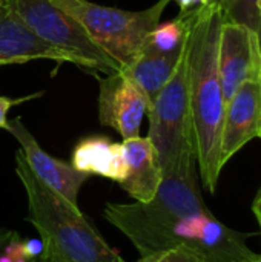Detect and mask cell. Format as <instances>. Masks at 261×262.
<instances>
[{
  "mask_svg": "<svg viewBox=\"0 0 261 262\" xmlns=\"http://www.w3.org/2000/svg\"><path fill=\"white\" fill-rule=\"evenodd\" d=\"M260 80H261V78H260ZM258 138H261V132H260V137H258Z\"/></svg>",
  "mask_w": 261,
  "mask_h": 262,
  "instance_id": "4316f807",
  "label": "cell"
},
{
  "mask_svg": "<svg viewBox=\"0 0 261 262\" xmlns=\"http://www.w3.org/2000/svg\"><path fill=\"white\" fill-rule=\"evenodd\" d=\"M15 173L28 198V221L43 246L68 262H126L78 210V206L43 184L29 169L22 149L15 154Z\"/></svg>",
  "mask_w": 261,
  "mask_h": 262,
  "instance_id": "7a4b0ae2",
  "label": "cell"
},
{
  "mask_svg": "<svg viewBox=\"0 0 261 262\" xmlns=\"http://www.w3.org/2000/svg\"><path fill=\"white\" fill-rule=\"evenodd\" d=\"M185 246L206 262H252L257 258L246 235L220 223L211 212L186 216L174 229V247Z\"/></svg>",
  "mask_w": 261,
  "mask_h": 262,
  "instance_id": "52a82bcc",
  "label": "cell"
},
{
  "mask_svg": "<svg viewBox=\"0 0 261 262\" xmlns=\"http://www.w3.org/2000/svg\"><path fill=\"white\" fill-rule=\"evenodd\" d=\"M252 212H254V215L257 218V223H258L261 230V187L258 193H257V196H255V200H254V203H252Z\"/></svg>",
  "mask_w": 261,
  "mask_h": 262,
  "instance_id": "603a6c76",
  "label": "cell"
},
{
  "mask_svg": "<svg viewBox=\"0 0 261 262\" xmlns=\"http://www.w3.org/2000/svg\"><path fill=\"white\" fill-rule=\"evenodd\" d=\"M217 2L223 11L226 20L245 25L258 35L261 34V12L258 8L260 0H211Z\"/></svg>",
  "mask_w": 261,
  "mask_h": 262,
  "instance_id": "e0dca14e",
  "label": "cell"
},
{
  "mask_svg": "<svg viewBox=\"0 0 261 262\" xmlns=\"http://www.w3.org/2000/svg\"><path fill=\"white\" fill-rule=\"evenodd\" d=\"M183 14L186 17L188 94L197 166L203 186L214 193L223 169L220 154L226 103L218 72V41L225 17L217 2Z\"/></svg>",
  "mask_w": 261,
  "mask_h": 262,
  "instance_id": "6da1fadb",
  "label": "cell"
},
{
  "mask_svg": "<svg viewBox=\"0 0 261 262\" xmlns=\"http://www.w3.org/2000/svg\"><path fill=\"white\" fill-rule=\"evenodd\" d=\"M137 262H206L198 253L191 250L189 247L178 246L174 249L160 250L151 255L142 256Z\"/></svg>",
  "mask_w": 261,
  "mask_h": 262,
  "instance_id": "ac0fdd59",
  "label": "cell"
},
{
  "mask_svg": "<svg viewBox=\"0 0 261 262\" xmlns=\"http://www.w3.org/2000/svg\"><path fill=\"white\" fill-rule=\"evenodd\" d=\"M11 9L46 43L69 54L77 64L103 72H122L120 64L105 52L71 15L51 0H6Z\"/></svg>",
  "mask_w": 261,
  "mask_h": 262,
  "instance_id": "8992f818",
  "label": "cell"
},
{
  "mask_svg": "<svg viewBox=\"0 0 261 262\" xmlns=\"http://www.w3.org/2000/svg\"><path fill=\"white\" fill-rule=\"evenodd\" d=\"M146 111V98L123 72H111L100 80L98 120L117 130L123 140L140 137Z\"/></svg>",
  "mask_w": 261,
  "mask_h": 262,
  "instance_id": "9c48e42d",
  "label": "cell"
},
{
  "mask_svg": "<svg viewBox=\"0 0 261 262\" xmlns=\"http://www.w3.org/2000/svg\"><path fill=\"white\" fill-rule=\"evenodd\" d=\"M22 246H23V253L29 261L38 258L45 250L42 239H22Z\"/></svg>",
  "mask_w": 261,
  "mask_h": 262,
  "instance_id": "d6986e66",
  "label": "cell"
},
{
  "mask_svg": "<svg viewBox=\"0 0 261 262\" xmlns=\"http://www.w3.org/2000/svg\"><path fill=\"white\" fill-rule=\"evenodd\" d=\"M186 38V17L183 12H180L174 20H169L166 23H158L155 29L149 34L145 48L162 52V54H171L182 51Z\"/></svg>",
  "mask_w": 261,
  "mask_h": 262,
  "instance_id": "2e32d148",
  "label": "cell"
},
{
  "mask_svg": "<svg viewBox=\"0 0 261 262\" xmlns=\"http://www.w3.org/2000/svg\"><path fill=\"white\" fill-rule=\"evenodd\" d=\"M260 40H261V34H260Z\"/></svg>",
  "mask_w": 261,
  "mask_h": 262,
  "instance_id": "83f0119b",
  "label": "cell"
},
{
  "mask_svg": "<svg viewBox=\"0 0 261 262\" xmlns=\"http://www.w3.org/2000/svg\"><path fill=\"white\" fill-rule=\"evenodd\" d=\"M252 262H261V255H257V258H255Z\"/></svg>",
  "mask_w": 261,
  "mask_h": 262,
  "instance_id": "d4e9b609",
  "label": "cell"
},
{
  "mask_svg": "<svg viewBox=\"0 0 261 262\" xmlns=\"http://www.w3.org/2000/svg\"><path fill=\"white\" fill-rule=\"evenodd\" d=\"M146 114L149 118L148 138L157 152L163 177L197 170L185 46L171 80Z\"/></svg>",
  "mask_w": 261,
  "mask_h": 262,
  "instance_id": "277c9868",
  "label": "cell"
},
{
  "mask_svg": "<svg viewBox=\"0 0 261 262\" xmlns=\"http://www.w3.org/2000/svg\"><path fill=\"white\" fill-rule=\"evenodd\" d=\"M180 6V12H188L191 9H195L202 5L209 3L211 0H175Z\"/></svg>",
  "mask_w": 261,
  "mask_h": 262,
  "instance_id": "7402d4cb",
  "label": "cell"
},
{
  "mask_svg": "<svg viewBox=\"0 0 261 262\" xmlns=\"http://www.w3.org/2000/svg\"><path fill=\"white\" fill-rule=\"evenodd\" d=\"M123 147L128 161V175L120 186L137 203H148L155 196L163 180L157 152L148 137L123 140Z\"/></svg>",
  "mask_w": 261,
  "mask_h": 262,
  "instance_id": "4fadbf2b",
  "label": "cell"
},
{
  "mask_svg": "<svg viewBox=\"0 0 261 262\" xmlns=\"http://www.w3.org/2000/svg\"><path fill=\"white\" fill-rule=\"evenodd\" d=\"M218 72L225 103L251 78H261L260 35L245 25L223 20L218 41Z\"/></svg>",
  "mask_w": 261,
  "mask_h": 262,
  "instance_id": "ba28073f",
  "label": "cell"
},
{
  "mask_svg": "<svg viewBox=\"0 0 261 262\" xmlns=\"http://www.w3.org/2000/svg\"><path fill=\"white\" fill-rule=\"evenodd\" d=\"M49 58L58 63L77 61L66 52L42 40L8 5L0 0V64Z\"/></svg>",
  "mask_w": 261,
  "mask_h": 262,
  "instance_id": "7c38bea8",
  "label": "cell"
},
{
  "mask_svg": "<svg viewBox=\"0 0 261 262\" xmlns=\"http://www.w3.org/2000/svg\"><path fill=\"white\" fill-rule=\"evenodd\" d=\"M31 97H26V98H20V100H11L8 97H0V129H8V111L11 106L20 103V101H25Z\"/></svg>",
  "mask_w": 261,
  "mask_h": 262,
  "instance_id": "ffe728a7",
  "label": "cell"
},
{
  "mask_svg": "<svg viewBox=\"0 0 261 262\" xmlns=\"http://www.w3.org/2000/svg\"><path fill=\"white\" fill-rule=\"evenodd\" d=\"M258 8H260V12H261V0L258 2Z\"/></svg>",
  "mask_w": 261,
  "mask_h": 262,
  "instance_id": "484cf974",
  "label": "cell"
},
{
  "mask_svg": "<svg viewBox=\"0 0 261 262\" xmlns=\"http://www.w3.org/2000/svg\"><path fill=\"white\" fill-rule=\"evenodd\" d=\"M6 130L11 132L14 138L20 143L25 160L34 175L55 193L68 200L71 204L77 206L78 192L82 186L88 181L89 175L78 172L72 167V164L60 161L46 154L31 135V132L25 127L20 118L8 121Z\"/></svg>",
  "mask_w": 261,
  "mask_h": 262,
  "instance_id": "30bf717a",
  "label": "cell"
},
{
  "mask_svg": "<svg viewBox=\"0 0 261 262\" xmlns=\"http://www.w3.org/2000/svg\"><path fill=\"white\" fill-rule=\"evenodd\" d=\"M51 3L77 20L123 71L145 48L169 0H160L143 11H123L88 0H51Z\"/></svg>",
  "mask_w": 261,
  "mask_h": 262,
  "instance_id": "5b68a950",
  "label": "cell"
},
{
  "mask_svg": "<svg viewBox=\"0 0 261 262\" xmlns=\"http://www.w3.org/2000/svg\"><path fill=\"white\" fill-rule=\"evenodd\" d=\"M31 262H68V261H66V259H63L60 255H57L52 249H49V247H46V246H45L43 253H42L38 258L32 259Z\"/></svg>",
  "mask_w": 261,
  "mask_h": 262,
  "instance_id": "44dd1931",
  "label": "cell"
},
{
  "mask_svg": "<svg viewBox=\"0 0 261 262\" xmlns=\"http://www.w3.org/2000/svg\"><path fill=\"white\" fill-rule=\"evenodd\" d=\"M182 52L183 48L182 51L171 54H162L143 48L138 57L122 71L143 94L148 103V109L152 106L160 91L171 80L177 68V63L182 57Z\"/></svg>",
  "mask_w": 261,
  "mask_h": 262,
  "instance_id": "9a60e30c",
  "label": "cell"
},
{
  "mask_svg": "<svg viewBox=\"0 0 261 262\" xmlns=\"http://www.w3.org/2000/svg\"><path fill=\"white\" fill-rule=\"evenodd\" d=\"M261 132V80H246L226 103L220 161L225 166Z\"/></svg>",
  "mask_w": 261,
  "mask_h": 262,
  "instance_id": "8fae6325",
  "label": "cell"
},
{
  "mask_svg": "<svg viewBox=\"0 0 261 262\" xmlns=\"http://www.w3.org/2000/svg\"><path fill=\"white\" fill-rule=\"evenodd\" d=\"M15 235V232L12 230H5V229H0V250L3 249V246Z\"/></svg>",
  "mask_w": 261,
  "mask_h": 262,
  "instance_id": "cb8c5ba5",
  "label": "cell"
},
{
  "mask_svg": "<svg viewBox=\"0 0 261 262\" xmlns=\"http://www.w3.org/2000/svg\"><path fill=\"white\" fill-rule=\"evenodd\" d=\"M209 212L202 196L197 170L165 175L148 203L106 204L103 216L117 227L142 256L174 249V229L180 220Z\"/></svg>",
  "mask_w": 261,
  "mask_h": 262,
  "instance_id": "3957f363",
  "label": "cell"
},
{
  "mask_svg": "<svg viewBox=\"0 0 261 262\" xmlns=\"http://www.w3.org/2000/svg\"><path fill=\"white\" fill-rule=\"evenodd\" d=\"M71 164L78 172L100 175L122 183L128 175L123 143H112L106 137H88L72 150Z\"/></svg>",
  "mask_w": 261,
  "mask_h": 262,
  "instance_id": "5bb4252c",
  "label": "cell"
}]
</instances>
